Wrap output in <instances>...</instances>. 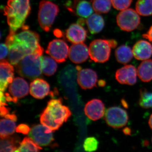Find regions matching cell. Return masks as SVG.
Listing matches in <instances>:
<instances>
[{
	"mask_svg": "<svg viewBox=\"0 0 152 152\" xmlns=\"http://www.w3.org/2000/svg\"><path fill=\"white\" fill-rule=\"evenodd\" d=\"M72 113L64 105L61 99H53L48 102L41 115V124L52 131L58 130L71 117Z\"/></svg>",
	"mask_w": 152,
	"mask_h": 152,
	"instance_id": "1",
	"label": "cell"
},
{
	"mask_svg": "<svg viewBox=\"0 0 152 152\" xmlns=\"http://www.w3.org/2000/svg\"><path fill=\"white\" fill-rule=\"evenodd\" d=\"M30 0H8L4 8L10 32H16L24 26L31 12Z\"/></svg>",
	"mask_w": 152,
	"mask_h": 152,
	"instance_id": "2",
	"label": "cell"
},
{
	"mask_svg": "<svg viewBox=\"0 0 152 152\" xmlns=\"http://www.w3.org/2000/svg\"><path fill=\"white\" fill-rule=\"evenodd\" d=\"M20 32H12L6 39L5 43L9 49L15 48L24 52L27 55L34 53L41 47L39 34L27 29V27L24 26Z\"/></svg>",
	"mask_w": 152,
	"mask_h": 152,
	"instance_id": "3",
	"label": "cell"
},
{
	"mask_svg": "<svg viewBox=\"0 0 152 152\" xmlns=\"http://www.w3.org/2000/svg\"><path fill=\"white\" fill-rule=\"evenodd\" d=\"M42 47L34 53L26 55L15 66L17 72L30 80L36 79L42 75Z\"/></svg>",
	"mask_w": 152,
	"mask_h": 152,
	"instance_id": "4",
	"label": "cell"
},
{
	"mask_svg": "<svg viewBox=\"0 0 152 152\" xmlns=\"http://www.w3.org/2000/svg\"><path fill=\"white\" fill-rule=\"evenodd\" d=\"M59 12L58 7L54 3L47 0L41 1L39 6L38 21L44 31H50Z\"/></svg>",
	"mask_w": 152,
	"mask_h": 152,
	"instance_id": "5",
	"label": "cell"
},
{
	"mask_svg": "<svg viewBox=\"0 0 152 152\" xmlns=\"http://www.w3.org/2000/svg\"><path fill=\"white\" fill-rule=\"evenodd\" d=\"M111 48L108 40H95L91 42L89 47L90 58L95 62H106L110 58Z\"/></svg>",
	"mask_w": 152,
	"mask_h": 152,
	"instance_id": "6",
	"label": "cell"
},
{
	"mask_svg": "<svg viewBox=\"0 0 152 152\" xmlns=\"http://www.w3.org/2000/svg\"><path fill=\"white\" fill-rule=\"evenodd\" d=\"M116 20L120 28L128 32L135 29L140 23V18L137 12L131 8L120 12L117 15Z\"/></svg>",
	"mask_w": 152,
	"mask_h": 152,
	"instance_id": "7",
	"label": "cell"
},
{
	"mask_svg": "<svg viewBox=\"0 0 152 152\" xmlns=\"http://www.w3.org/2000/svg\"><path fill=\"white\" fill-rule=\"evenodd\" d=\"M104 119L110 126L114 129H120L127 124L129 116L125 110L119 107H113L107 110Z\"/></svg>",
	"mask_w": 152,
	"mask_h": 152,
	"instance_id": "8",
	"label": "cell"
},
{
	"mask_svg": "<svg viewBox=\"0 0 152 152\" xmlns=\"http://www.w3.org/2000/svg\"><path fill=\"white\" fill-rule=\"evenodd\" d=\"M69 48L65 41L61 39H54L49 43L46 53L50 55L57 62L65 61L69 55Z\"/></svg>",
	"mask_w": 152,
	"mask_h": 152,
	"instance_id": "9",
	"label": "cell"
},
{
	"mask_svg": "<svg viewBox=\"0 0 152 152\" xmlns=\"http://www.w3.org/2000/svg\"><path fill=\"white\" fill-rule=\"evenodd\" d=\"M28 136L40 146H47L54 140L52 131L42 124L33 126Z\"/></svg>",
	"mask_w": 152,
	"mask_h": 152,
	"instance_id": "10",
	"label": "cell"
},
{
	"mask_svg": "<svg viewBox=\"0 0 152 152\" xmlns=\"http://www.w3.org/2000/svg\"><path fill=\"white\" fill-rule=\"evenodd\" d=\"M137 74L136 68L131 65H128L117 70L115 78L122 84L133 86L137 82Z\"/></svg>",
	"mask_w": 152,
	"mask_h": 152,
	"instance_id": "11",
	"label": "cell"
},
{
	"mask_svg": "<svg viewBox=\"0 0 152 152\" xmlns=\"http://www.w3.org/2000/svg\"><path fill=\"white\" fill-rule=\"evenodd\" d=\"M98 76L95 71L91 69H85L78 71L77 82L83 89H90L96 86Z\"/></svg>",
	"mask_w": 152,
	"mask_h": 152,
	"instance_id": "12",
	"label": "cell"
},
{
	"mask_svg": "<svg viewBox=\"0 0 152 152\" xmlns=\"http://www.w3.org/2000/svg\"><path fill=\"white\" fill-rule=\"evenodd\" d=\"M14 68L12 64L5 60L0 63V89L4 92L14 80Z\"/></svg>",
	"mask_w": 152,
	"mask_h": 152,
	"instance_id": "13",
	"label": "cell"
},
{
	"mask_svg": "<svg viewBox=\"0 0 152 152\" xmlns=\"http://www.w3.org/2000/svg\"><path fill=\"white\" fill-rule=\"evenodd\" d=\"M85 113L90 119L96 121L103 117L105 113L104 104L98 99H94L88 102L85 107Z\"/></svg>",
	"mask_w": 152,
	"mask_h": 152,
	"instance_id": "14",
	"label": "cell"
},
{
	"mask_svg": "<svg viewBox=\"0 0 152 152\" xmlns=\"http://www.w3.org/2000/svg\"><path fill=\"white\" fill-rule=\"evenodd\" d=\"M10 94L14 98L16 102L18 99H21L27 96L29 88L27 82L22 78H15L9 86Z\"/></svg>",
	"mask_w": 152,
	"mask_h": 152,
	"instance_id": "15",
	"label": "cell"
},
{
	"mask_svg": "<svg viewBox=\"0 0 152 152\" xmlns=\"http://www.w3.org/2000/svg\"><path fill=\"white\" fill-rule=\"evenodd\" d=\"M89 56V48L83 43L74 44L69 50V56L72 62L81 64L87 61Z\"/></svg>",
	"mask_w": 152,
	"mask_h": 152,
	"instance_id": "16",
	"label": "cell"
},
{
	"mask_svg": "<svg viewBox=\"0 0 152 152\" xmlns=\"http://www.w3.org/2000/svg\"><path fill=\"white\" fill-rule=\"evenodd\" d=\"M66 37L72 43L83 42L87 37V32L81 25L78 23L72 24L66 31Z\"/></svg>",
	"mask_w": 152,
	"mask_h": 152,
	"instance_id": "17",
	"label": "cell"
},
{
	"mask_svg": "<svg viewBox=\"0 0 152 152\" xmlns=\"http://www.w3.org/2000/svg\"><path fill=\"white\" fill-rule=\"evenodd\" d=\"M50 91V85L43 79L36 78L30 84V94L36 99H43Z\"/></svg>",
	"mask_w": 152,
	"mask_h": 152,
	"instance_id": "18",
	"label": "cell"
},
{
	"mask_svg": "<svg viewBox=\"0 0 152 152\" xmlns=\"http://www.w3.org/2000/svg\"><path fill=\"white\" fill-rule=\"evenodd\" d=\"M133 56L137 59L146 60L152 56V46L149 42L140 40L136 42L133 47Z\"/></svg>",
	"mask_w": 152,
	"mask_h": 152,
	"instance_id": "19",
	"label": "cell"
},
{
	"mask_svg": "<svg viewBox=\"0 0 152 152\" xmlns=\"http://www.w3.org/2000/svg\"><path fill=\"white\" fill-rule=\"evenodd\" d=\"M67 9L77 16L83 18H89L94 12L92 6L86 0H75L72 7Z\"/></svg>",
	"mask_w": 152,
	"mask_h": 152,
	"instance_id": "20",
	"label": "cell"
},
{
	"mask_svg": "<svg viewBox=\"0 0 152 152\" xmlns=\"http://www.w3.org/2000/svg\"><path fill=\"white\" fill-rule=\"evenodd\" d=\"M86 23L89 31L93 34L99 33L104 27V19L98 14H92L87 19Z\"/></svg>",
	"mask_w": 152,
	"mask_h": 152,
	"instance_id": "21",
	"label": "cell"
},
{
	"mask_svg": "<svg viewBox=\"0 0 152 152\" xmlns=\"http://www.w3.org/2000/svg\"><path fill=\"white\" fill-rule=\"evenodd\" d=\"M139 77L144 82L152 80V60H145L141 63L138 68Z\"/></svg>",
	"mask_w": 152,
	"mask_h": 152,
	"instance_id": "22",
	"label": "cell"
},
{
	"mask_svg": "<svg viewBox=\"0 0 152 152\" xmlns=\"http://www.w3.org/2000/svg\"><path fill=\"white\" fill-rule=\"evenodd\" d=\"M115 56L119 63L126 64L130 61L134 56L129 47L122 45L116 50Z\"/></svg>",
	"mask_w": 152,
	"mask_h": 152,
	"instance_id": "23",
	"label": "cell"
},
{
	"mask_svg": "<svg viewBox=\"0 0 152 152\" xmlns=\"http://www.w3.org/2000/svg\"><path fill=\"white\" fill-rule=\"evenodd\" d=\"M15 122L9 119L4 118L1 120L0 135L1 139L8 137L15 133L16 129Z\"/></svg>",
	"mask_w": 152,
	"mask_h": 152,
	"instance_id": "24",
	"label": "cell"
},
{
	"mask_svg": "<svg viewBox=\"0 0 152 152\" xmlns=\"http://www.w3.org/2000/svg\"><path fill=\"white\" fill-rule=\"evenodd\" d=\"M40 146L31 138L25 137L14 152H40Z\"/></svg>",
	"mask_w": 152,
	"mask_h": 152,
	"instance_id": "25",
	"label": "cell"
},
{
	"mask_svg": "<svg viewBox=\"0 0 152 152\" xmlns=\"http://www.w3.org/2000/svg\"><path fill=\"white\" fill-rule=\"evenodd\" d=\"M58 66L55 60L47 56L42 58V70L44 75L51 76L54 75L56 72Z\"/></svg>",
	"mask_w": 152,
	"mask_h": 152,
	"instance_id": "26",
	"label": "cell"
},
{
	"mask_svg": "<svg viewBox=\"0 0 152 152\" xmlns=\"http://www.w3.org/2000/svg\"><path fill=\"white\" fill-rule=\"evenodd\" d=\"M19 138L17 137H10L1 139L0 152H14L18 147Z\"/></svg>",
	"mask_w": 152,
	"mask_h": 152,
	"instance_id": "27",
	"label": "cell"
},
{
	"mask_svg": "<svg viewBox=\"0 0 152 152\" xmlns=\"http://www.w3.org/2000/svg\"><path fill=\"white\" fill-rule=\"evenodd\" d=\"M136 10L143 16L152 15V0H138L136 4Z\"/></svg>",
	"mask_w": 152,
	"mask_h": 152,
	"instance_id": "28",
	"label": "cell"
},
{
	"mask_svg": "<svg viewBox=\"0 0 152 152\" xmlns=\"http://www.w3.org/2000/svg\"><path fill=\"white\" fill-rule=\"evenodd\" d=\"M94 10L98 14H107L110 10L111 0H92Z\"/></svg>",
	"mask_w": 152,
	"mask_h": 152,
	"instance_id": "29",
	"label": "cell"
},
{
	"mask_svg": "<svg viewBox=\"0 0 152 152\" xmlns=\"http://www.w3.org/2000/svg\"><path fill=\"white\" fill-rule=\"evenodd\" d=\"M139 104L143 108L152 109V92L142 88L140 91Z\"/></svg>",
	"mask_w": 152,
	"mask_h": 152,
	"instance_id": "30",
	"label": "cell"
},
{
	"mask_svg": "<svg viewBox=\"0 0 152 152\" xmlns=\"http://www.w3.org/2000/svg\"><path fill=\"white\" fill-rule=\"evenodd\" d=\"M26 55L22 50L15 48H11L9 49V61L13 65L16 66Z\"/></svg>",
	"mask_w": 152,
	"mask_h": 152,
	"instance_id": "31",
	"label": "cell"
},
{
	"mask_svg": "<svg viewBox=\"0 0 152 152\" xmlns=\"http://www.w3.org/2000/svg\"><path fill=\"white\" fill-rule=\"evenodd\" d=\"M99 142L94 137H89L85 140L83 148L87 152H94L98 149Z\"/></svg>",
	"mask_w": 152,
	"mask_h": 152,
	"instance_id": "32",
	"label": "cell"
},
{
	"mask_svg": "<svg viewBox=\"0 0 152 152\" xmlns=\"http://www.w3.org/2000/svg\"><path fill=\"white\" fill-rule=\"evenodd\" d=\"M114 8L118 10H124L130 6L133 0H111Z\"/></svg>",
	"mask_w": 152,
	"mask_h": 152,
	"instance_id": "33",
	"label": "cell"
},
{
	"mask_svg": "<svg viewBox=\"0 0 152 152\" xmlns=\"http://www.w3.org/2000/svg\"><path fill=\"white\" fill-rule=\"evenodd\" d=\"M31 129L29 126L25 124H21L18 126L16 129L17 133H21L23 134L27 135L29 133Z\"/></svg>",
	"mask_w": 152,
	"mask_h": 152,
	"instance_id": "34",
	"label": "cell"
},
{
	"mask_svg": "<svg viewBox=\"0 0 152 152\" xmlns=\"http://www.w3.org/2000/svg\"><path fill=\"white\" fill-rule=\"evenodd\" d=\"M0 48H1L0 59H1V61L4 59L9 54V49L6 43L1 44Z\"/></svg>",
	"mask_w": 152,
	"mask_h": 152,
	"instance_id": "35",
	"label": "cell"
},
{
	"mask_svg": "<svg viewBox=\"0 0 152 152\" xmlns=\"http://www.w3.org/2000/svg\"><path fill=\"white\" fill-rule=\"evenodd\" d=\"M143 38L148 39L152 43V26L150 28L146 34H144L142 35Z\"/></svg>",
	"mask_w": 152,
	"mask_h": 152,
	"instance_id": "36",
	"label": "cell"
},
{
	"mask_svg": "<svg viewBox=\"0 0 152 152\" xmlns=\"http://www.w3.org/2000/svg\"><path fill=\"white\" fill-rule=\"evenodd\" d=\"M10 110L7 108L5 107V106H1V109H0V113H1V117H5L6 115L9 114Z\"/></svg>",
	"mask_w": 152,
	"mask_h": 152,
	"instance_id": "37",
	"label": "cell"
},
{
	"mask_svg": "<svg viewBox=\"0 0 152 152\" xmlns=\"http://www.w3.org/2000/svg\"><path fill=\"white\" fill-rule=\"evenodd\" d=\"M5 118L13 120V121H16L17 120V117L14 114H8V115H6L4 117Z\"/></svg>",
	"mask_w": 152,
	"mask_h": 152,
	"instance_id": "38",
	"label": "cell"
},
{
	"mask_svg": "<svg viewBox=\"0 0 152 152\" xmlns=\"http://www.w3.org/2000/svg\"><path fill=\"white\" fill-rule=\"evenodd\" d=\"M108 40L109 44H110L111 48H114L117 47L118 43L114 39H110Z\"/></svg>",
	"mask_w": 152,
	"mask_h": 152,
	"instance_id": "39",
	"label": "cell"
},
{
	"mask_svg": "<svg viewBox=\"0 0 152 152\" xmlns=\"http://www.w3.org/2000/svg\"><path fill=\"white\" fill-rule=\"evenodd\" d=\"M123 132H124V134H125L126 135H130L131 132H132L131 129L128 127L125 128V129L123 130Z\"/></svg>",
	"mask_w": 152,
	"mask_h": 152,
	"instance_id": "40",
	"label": "cell"
},
{
	"mask_svg": "<svg viewBox=\"0 0 152 152\" xmlns=\"http://www.w3.org/2000/svg\"><path fill=\"white\" fill-rule=\"evenodd\" d=\"M98 85L101 87L104 86L105 85V82L104 80H100L98 83Z\"/></svg>",
	"mask_w": 152,
	"mask_h": 152,
	"instance_id": "41",
	"label": "cell"
},
{
	"mask_svg": "<svg viewBox=\"0 0 152 152\" xmlns=\"http://www.w3.org/2000/svg\"><path fill=\"white\" fill-rule=\"evenodd\" d=\"M149 125L150 127L152 129V114L150 116L149 120Z\"/></svg>",
	"mask_w": 152,
	"mask_h": 152,
	"instance_id": "42",
	"label": "cell"
}]
</instances>
